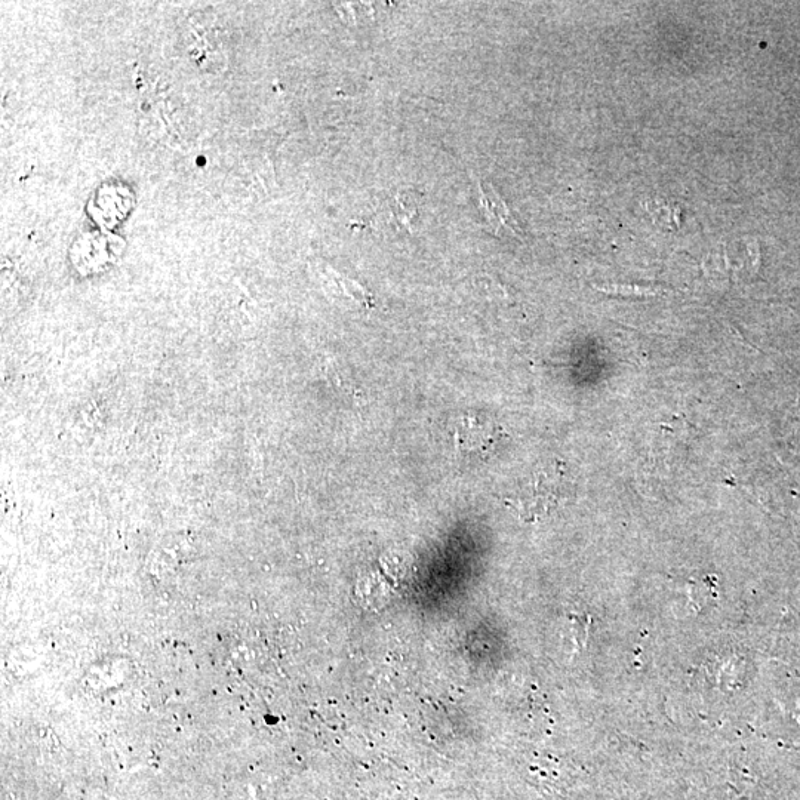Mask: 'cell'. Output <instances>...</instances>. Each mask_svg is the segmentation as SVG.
Here are the masks:
<instances>
[{
    "label": "cell",
    "mask_w": 800,
    "mask_h": 800,
    "mask_svg": "<svg viewBox=\"0 0 800 800\" xmlns=\"http://www.w3.org/2000/svg\"><path fill=\"white\" fill-rule=\"evenodd\" d=\"M480 206H482L483 217H485L486 224L494 235H512L520 236L518 221L513 217L512 211L506 205L501 196L495 192V189L489 187L485 189L482 181L478 180Z\"/></svg>",
    "instance_id": "7a4b0ae2"
},
{
    "label": "cell",
    "mask_w": 800,
    "mask_h": 800,
    "mask_svg": "<svg viewBox=\"0 0 800 800\" xmlns=\"http://www.w3.org/2000/svg\"><path fill=\"white\" fill-rule=\"evenodd\" d=\"M393 208H400V211H392L393 218L400 224H405V226H409L411 224L412 218L414 215L417 214V205H415L414 200L411 199V196H408V199H403L402 196H395L392 203Z\"/></svg>",
    "instance_id": "5b68a950"
},
{
    "label": "cell",
    "mask_w": 800,
    "mask_h": 800,
    "mask_svg": "<svg viewBox=\"0 0 800 800\" xmlns=\"http://www.w3.org/2000/svg\"><path fill=\"white\" fill-rule=\"evenodd\" d=\"M495 427L478 418L469 417L457 430V442L463 451L483 452L495 442Z\"/></svg>",
    "instance_id": "3957f363"
},
{
    "label": "cell",
    "mask_w": 800,
    "mask_h": 800,
    "mask_svg": "<svg viewBox=\"0 0 800 800\" xmlns=\"http://www.w3.org/2000/svg\"><path fill=\"white\" fill-rule=\"evenodd\" d=\"M332 276H334L335 282L337 285L343 289L344 294L349 295L350 298L353 300L358 301L360 306L363 307H372L374 306V297L369 294L368 289L365 286L359 285L358 282H355L353 279L346 278V276L338 275V273L331 272Z\"/></svg>",
    "instance_id": "277c9868"
},
{
    "label": "cell",
    "mask_w": 800,
    "mask_h": 800,
    "mask_svg": "<svg viewBox=\"0 0 800 800\" xmlns=\"http://www.w3.org/2000/svg\"><path fill=\"white\" fill-rule=\"evenodd\" d=\"M600 291L605 292H614V294H626V295H654L655 292L652 289H643V288H630V286H612V288H599Z\"/></svg>",
    "instance_id": "8992f818"
},
{
    "label": "cell",
    "mask_w": 800,
    "mask_h": 800,
    "mask_svg": "<svg viewBox=\"0 0 800 800\" xmlns=\"http://www.w3.org/2000/svg\"><path fill=\"white\" fill-rule=\"evenodd\" d=\"M559 479L556 473L541 472L534 476L522 497L516 498L515 507L520 515H534L558 503Z\"/></svg>",
    "instance_id": "6da1fadb"
}]
</instances>
